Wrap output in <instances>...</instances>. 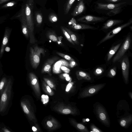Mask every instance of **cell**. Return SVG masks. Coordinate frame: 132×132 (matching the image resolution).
I'll return each instance as SVG.
<instances>
[{
    "label": "cell",
    "mask_w": 132,
    "mask_h": 132,
    "mask_svg": "<svg viewBox=\"0 0 132 132\" xmlns=\"http://www.w3.org/2000/svg\"><path fill=\"white\" fill-rule=\"evenodd\" d=\"M34 3V0H27L25 5L22 6L24 10L28 27L30 42L31 44H34L36 42L34 35V26L32 14Z\"/></svg>",
    "instance_id": "obj_1"
},
{
    "label": "cell",
    "mask_w": 132,
    "mask_h": 132,
    "mask_svg": "<svg viewBox=\"0 0 132 132\" xmlns=\"http://www.w3.org/2000/svg\"><path fill=\"white\" fill-rule=\"evenodd\" d=\"M30 59L32 68L36 69L40 62L41 54L44 55L45 51L43 48L35 45L30 48Z\"/></svg>",
    "instance_id": "obj_2"
},
{
    "label": "cell",
    "mask_w": 132,
    "mask_h": 132,
    "mask_svg": "<svg viewBox=\"0 0 132 132\" xmlns=\"http://www.w3.org/2000/svg\"><path fill=\"white\" fill-rule=\"evenodd\" d=\"M12 82L10 79L6 85L1 95L0 103V111L4 112L7 108L10 101L11 94Z\"/></svg>",
    "instance_id": "obj_3"
},
{
    "label": "cell",
    "mask_w": 132,
    "mask_h": 132,
    "mask_svg": "<svg viewBox=\"0 0 132 132\" xmlns=\"http://www.w3.org/2000/svg\"><path fill=\"white\" fill-rule=\"evenodd\" d=\"M131 43L130 36V35H128L113 58L112 60L113 62L118 61L123 56L125 52L129 48Z\"/></svg>",
    "instance_id": "obj_4"
},
{
    "label": "cell",
    "mask_w": 132,
    "mask_h": 132,
    "mask_svg": "<svg viewBox=\"0 0 132 132\" xmlns=\"http://www.w3.org/2000/svg\"><path fill=\"white\" fill-rule=\"evenodd\" d=\"M132 23V19H130L127 22L118 27L113 29L109 32L106 36L103 38L97 44V46L104 42L106 40L113 37L116 34L119 32L124 28L128 27Z\"/></svg>",
    "instance_id": "obj_5"
},
{
    "label": "cell",
    "mask_w": 132,
    "mask_h": 132,
    "mask_svg": "<svg viewBox=\"0 0 132 132\" xmlns=\"http://www.w3.org/2000/svg\"><path fill=\"white\" fill-rule=\"evenodd\" d=\"M19 18L21 24L22 32L26 37L28 38L29 37L28 27L27 23L24 10L22 7L20 12L16 16Z\"/></svg>",
    "instance_id": "obj_6"
},
{
    "label": "cell",
    "mask_w": 132,
    "mask_h": 132,
    "mask_svg": "<svg viewBox=\"0 0 132 132\" xmlns=\"http://www.w3.org/2000/svg\"><path fill=\"white\" fill-rule=\"evenodd\" d=\"M121 66L122 73L124 80L126 84L128 82L129 62L127 57L125 56L121 62Z\"/></svg>",
    "instance_id": "obj_7"
},
{
    "label": "cell",
    "mask_w": 132,
    "mask_h": 132,
    "mask_svg": "<svg viewBox=\"0 0 132 132\" xmlns=\"http://www.w3.org/2000/svg\"><path fill=\"white\" fill-rule=\"evenodd\" d=\"M104 84H100L88 87L84 90L81 94V96L85 97L91 96L101 89L104 85Z\"/></svg>",
    "instance_id": "obj_8"
},
{
    "label": "cell",
    "mask_w": 132,
    "mask_h": 132,
    "mask_svg": "<svg viewBox=\"0 0 132 132\" xmlns=\"http://www.w3.org/2000/svg\"><path fill=\"white\" fill-rule=\"evenodd\" d=\"M106 18L102 17H98L90 15L84 16L78 18L77 21L85 23H93L104 21Z\"/></svg>",
    "instance_id": "obj_9"
},
{
    "label": "cell",
    "mask_w": 132,
    "mask_h": 132,
    "mask_svg": "<svg viewBox=\"0 0 132 132\" xmlns=\"http://www.w3.org/2000/svg\"><path fill=\"white\" fill-rule=\"evenodd\" d=\"M62 66L70 67L69 63L67 61L63 59L59 60L53 65V72L56 73H60L61 71V68Z\"/></svg>",
    "instance_id": "obj_10"
},
{
    "label": "cell",
    "mask_w": 132,
    "mask_h": 132,
    "mask_svg": "<svg viewBox=\"0 0 132 132\" xmlns=\"http://www.w3.org/2000/svg\"><path fill=\"white\" fill-rule=\"evenodd\" d=\"M126 3V2H125L116 4H104L97 3V8L98 9L102 10H111L116 7L121 6Z\"/></svg>",
    "instance_id": "obj_11"
},
{
    "label": "cell",
    "mask_w": 132,
    "mask_h": 132,
    "mask_svg": "<svg viewBox=\"0 0 132 132\" xmlns=\"http://www.w3.org/2000/svg\"><path fill=\"white\" fill-rule=\"evenodd\" d=\"M96 111L99 119L103 123L106 125L109 124L107 116L104 109L101 106L98 105L96 108Z\"/></svg>",
    "instance_id": "obj_12"
},
{
    "label": "cell",
    "mask_w": 132,
    "mask_h": 132,
    "mask_svg": "<svg viewBox=\"0 0 132 132\" xmlns=\"http://www.w3.org/2000/svg\"><path fill=\"white\" fill-rule=\"evenodd\" d=\"M57 56H54L48 59L45 63L43 67L42 72L47 73L50 72L51 70L52 65L59 59Z\"/></svg>",
    "instance_id": "obj_13"
},
{
    "label": "cell",
    "mask_w": 132,
    "mask_h": 132,
    "mask_svg": "<svg viewBox=\"0 0 132 132\" xmlns=\"http://www.w3.org/2000/svg\"><path fill=\"white\" fill-rule=\"evenodd\" d=\"M85 9V6L83 0H80L71 15L73 16H77L82 13Z\"/></svg>",
    "instance_id": "obj_14"
},
{
    "label": "cell",
    "mask_w": 132,
    "mask_h": 132,
    "mask_svg": "<svg viewBox=\"0 0 132 132\" xmlns=\"http://www.w3.org/2000/svg\"><path fill=\"white\" fill-rule=\"evenodd\" d=\"M11 30L9 29H6L3 38L2 45L0 51V57H1L3 53L4 49L8 43L9 37L10 33Z\"/></svg>",
    "instance_id": "obj_15"
},
{
    "label": "cell",
    "mask_w": 132,
    "mask_h": 132,
    "mask_svg": "<svg viewBox=\"0 0 132 132\" xmlns=\"http://www.w3.org/2000/svg\"><path fill=\"white\" fill-rule=\"evenodd\" d=\"M121 20H109L104 23L101 29L106 30L111 28L112 27L121 23L123 22Z\"/></svg>",
    "instance_id": "obj_16"
},
{
    "label": "cell",
    "mask_w": 132,
    "mask_h": 132,
    "mask_svg": "<svg viewBox=\"0 0 132 132\" xmlns=\"http://www.w3.org/2000/svg\"><path fill=\"white\" fill-rule=\"evenodd\" d=\"M70 27L76 30L85 29L96 30L97 29V28L95 27H94L82 24L76 23Z\"/></svg>",
    "instance_id": "obj_17"
},
{
    "label": "cell",
    "mask_w": 132,
    "mask_h": 132,
    "mask_svg": "<svg viewBox=\"0 0 132 132\" xmlns=\"http://www.w3.org/2000/svg\"><path fill=\"white\" fill-rule=\"evenodd\" d=\"M121 43H119L113 46L107 55V60L109 61L120 47Z\"/></svg>",
    "instance_id": "obj_18"
},
{
    "label": "cell",
    "mask_w": 132,
    "mask_h": 132,
    "mask_svg": "<svg viewBox=\"0 0 132 132\" xmlns=\"http://www.w3.org/2000/svg\"><path fill=\"white\" fill-rule=\"evenodd\" d=\"M64 28L65 30L69 35L72 41L75 44L77 45H78L79 44V42L76 35L70 29L65 27Z\"/></svg>",
    "instance_id": "obj_19"
},
{
    "label": "cell",
    "mask_w": 132,
    "mask_h": 132,
    "mask_svg": "<svg viewBox=\"0 0 132 132\" xmlns=\"http://www.w3.org/2000/svg\"><path fill=\"white\" fill-rule=\"evenodd\" d=\"M78 77L79 78L84 79L88 80H90L91 78L87 73L81 71H79L77 72Z\"/></svg>",
    "instance_id": "obj_20"
},
{
    "label": "cell",
    "mask_w": 132,
    "mask_h": 132,
    "mask_svg": "<svg viewBox=\"0 0 132 132\" xmlns=\"http://www.w3.org/2000/svg\"><path fill=\"white\" fill-rule=\"evenodd\" d=\"M122 6L116 7L111 10L107 13V15L109 16H112L120 13L122 10Z\"/></svg>",
    "instance_id": "obj_21"
},
{
    "label": "cell",
    "mask_w": 132,
    "mask_h": 132,
    "mask_svg": "<svg viewBox=\"0 0 132 132\" xmlns=\"http://www.w3.org/2000/svg\"><path fill=\"white\" fill-rule=\"evenodd\" d=\"M76 0H68L66 5L65 11V14H67L69 12L71 6Z\"/></svg>",
    "instance_id": "obj_22"
},
{
    "label": "cell",
    "mask_w": 132,
    "mask_h": 132,
    "mask_svg": "<svg viewBox=\"0 0 132 132\" xmlns=\"http://www.w3.org/2000/svg\"><path fill=\"white\" fill-rule=\"evenodd\" d=\"M47 36L48 38L52 41L54 42H58V38L54 33L49 32Z\"/></svg>",
    "instance_id": "obj_23"
},
{
    "label": "cell",
    "mask_w": 132,
    "mask_h": 132,
    "mask_svg": "<svg viewBox=\"0 0 132 132\" xmlns=\"http://www.w3.org/2000/svg\"><path fill=\"white\" fill-rule=\"evenodd\" d=\"M61 29L64 35L68 41L72 44L74 45L75 44L71 40L69 35L65 30L64 28L63 27H61Z\"/></svg>",
    "instance_id": "obj_24"
},
{
    "label": "cell",
    "mask_w": 132,
    "mask_h": 132,
    "mask_svg": "<svg viewBox=\"0 0 132 132\" xmlns=\"http://www.w3.org/2000/svg\"><path fill=\"white\" fill-rule=\"evenodd\" d=\"M56 53L60 56L69 62L74 60L69 56L59 52H56Z\"/></svg>",
    "instance_id": "obj_25"
},
{
    "label": "cell",
    "mask_w": 132,
    "mask_h": 132,
    "mask_svg": "<svg viewBox=\"0 0 132 132\" xmlns=\"http://www.w3.org/2000/svg\"><path fill=\"white\" fill-rule=\"evenodd\" d=\"M35 18L36 22L38 24H40L42 23L43 18L42 14L40 13L37 12L35 14Z\"/></svg>",
    "instance_id": "obj_26"
},
{
    "label": "cell",
    "mask_w": 132,
    "mask_h": 132,
    "mask_svg": "<svg viewBox=\"0 0 132 132\" xmlns=\"http://www.w3.org/2000/svg\"><path fill=\"white\" fill-rule=\"evenodd\" d=\"M130 118H128L122 119L120 122V125L122 127H125L128 122L130 121Z\"/></svg>",
    "instance_id": "obj_27"
},
{
    "label": "cell",
    "mask_w": 132,
    "mask_h": 132,
    "mask_svg": "<svg viewBox=\"0 0 132 132\" xmlns=\"http://www.w3.org/2000/svg\"><path fill=\"white\" fill-rule=\"evenodd\" d=\"M49 19L50 21L52 23L56 22L58 19L56 15L53 14H51L49 15Z\"/></svg>",
    "instance_id": "obj_28"
},
{
    "label": "cell",
    "mask_w": 132,
    "mask_h": 132,
    "mask_svg": "<svg viewBox=\"0 0 132 132\" xmlns=\"http://www.w3.org/2000/svg\"><path fill=\"white\" fill-rule=\"evenodd\" d=\"M103 69L101 67L97 68L94 71V73L96 75H99L102 74L103 72Z\"/></svg>",
    "instance_id": "obj_29"
},
{
    "label": "cell",
    "mask_w": 132,
    "mask_h": 132,
    "mask_svg": "<svg viewBox=\"0 0 132 132\" xmlns=\"http://www.w3.org/2000/svg\"><path fill=\"white\" fill-rule=\"evenodd\" d=\"M116 74V68L115 67H113L110 70L108 75L109 77H112L114 76Z\"/></svg>",
    "instance_id": "obj_30"
},
{
    "label": "cell",
    "mask_w": 132,
    "mask_h": 132,
    "mask_svg": "<svg viewBox=\"0 0 132 132\" xmlns=\"http://www.w3.org/2000/svg\"><path fill=\"white\" fill-rule=\"evenodd\" d=\"M16 3L15 1H13L7 3L2 6V8H6L14 6Z\"/></svg>",
    "instance_id": "obj_31"
},
{
    "label": "cell",
    "mask_w": 132,
    "mask_h": 132,
    "mask_svg": "<svg viewBox=\"0 0 132 132\" xmlns=\"http://www.w3.org/2000/svg\"><path fill=\"white\" fill-rule=\"evenodd\" d=\"M6 82V79L5 77L3 78L0 82V91H2L5 85Z\"/></svg>",
    "instance_id": "obj_32"
},
{
    "label": "cell",
    "mask_w": 132,
    "mask_h": 132,
    "mask_svg": "<svg viewBox=\"0 0 132 132\" xmlns=\"http://www.w3.org/2000/svg\"><path fill=\"white\" fill-rule=\"evenodd\" d=\"M42 98L43 104H45L48 102V96L43 95L42 96Z\"/></svg>",
    "instance_id": "obj_33"
},
{
    "label": "cell",
    "mask_w": 132,
    "mask_h": 132,
    "mask_svg": "<svg viewBox=\"0 0 132 132\" xmlns=\"http://www.w3.org/2000/svg\"><path fill=\"white\" fill-rule=\"evenodd\" d=\"M90 127L92 130L93 132H100L102 131H101L99 129L97 128L93 125L91 126Z\"/></svg>",
    "instance_id": "obj_34"
},
{
    "label": "cell",
    "mask_w": 132,
    "mask_h": 132,
    "mask_svg": "<svg viewBox=\"0 0 132 132\" xmlns=\"http://www.w3.org/2000/svg\"><path fill=\"white\" fill-rule=\"evenodd\" d=\"M61 69L64 72L66 73H68L70 71V69L65 66H62L61 67Z\"/></svg>",
    "instance_id": "obj_35"
},
{
    "label": "cell",
    "mask_w": 132,
    "mask_h": 132,
    "mask_svg": "<svg viewBox=\"0 0 132 132\" xmlns=\"http://www.w3.org/2000/svg\"><path fill=\"white\" fill-rule=\"evenodd\" d=\"M76 23V20L74 18H72L69 22V24L70 27L73 26Z\"/></svg>",
    "instance_id": "obj_36"
},
{
    "label": "cell",
    "mask_w": 132,
    "mask_h": 132,
    "mask_svg": "<svg viewBox=\"0 0 132 132\" xmlns=\"http://www.w3.org/2000/svg\"><path fill=\"white\" fill-rule=\"evenodd\" d=\"M77 65V64L74 60L69 62L70 67L73 68Z\"/></svg>",
    "instance_id": "obj_37"
},
{
    "label": "cell",
    "mask_w": 132,
    "mask_h": 132,
    "mask_svg": "<svg viewBox=\"0 0 132 132\" xmlns=\"http://www.w3.org/2000/svg\"><path fill=\"white\" fill-rule=\"evenodd\" d=\"M62 112L64 114H70L71 112V111L69 109H65L63 110Z\"/></svg>",
    "instance_id": "obj_38"
},
{
    "label": "cell",
    "mask_w": 132,
    "mask_h": 132,
    "mask_svg": "<svg viewBox=\"0 0 132 132\" xmlns=\"http://www.w3.org/2000/svg\"><path fill=\"white\" fill-rule=\"evenodd\" d=\"M72 86V85L70 83H69L67 85L66 89V91L67 92L70 89V88Z\"/></svg>",
    "instance_id": "obj_39"
},
{
    "label": "cell",
    "mask_w": 132,
    "mask_h": 132,
    "mask_svg": "<svg viewBox=\"0 0 132 132\" xmlns=\"http://www.w3.org/2000/svg\"><path fill=\"white\" fill-rule=\"evenodd\" d=\"M106 1L110 2H118L122 0H105Z\"/></svg>",
    "instance_id": "obj_40"
},
{
    "label": "cell",
    "mask_w": 132,
    "mask_h": 132,
    "mask_svg": "<svg viewBox=\"0 0 132 132\" xmlns=\"http://www.w3.org/2000/svg\"><path fill=\"white\" fill-rule=\"evenodd\" d=\"M47 83L48 85L51 87L53 88V87L54 86L51 82L48 80L47 81Z\"/></svg>",
    "instance_id": "obj_41"
},
{
    "label": "cell",
    "mask_w": 132,
    "mask_h": 132,
    "mask_svg": "<svg viewBox=\"0 0 132 132\" xmlns=\"http://www.w3.org/2000/svg\"><path fill=\"white\" fill-rule=\"evenodd\" d=\"M47 124L48 126L50 127H51L53 126V124L50 121H48L47 122Z\"/></svg>",
    "instance_id": "obj_42"
},
{
    "label": "cell",
    "mask_w": 132,
    "mask_h": 132,
    "mask_svg": "<svg viewBox=\"0 0 132 132\" xmlns=\"http://www.w3.org/2000/svg\"><path fill=\"white\" fill-rule=\"evenodd\" d=\"M5 48V51L7 52L10 51V48L8 46L6 47Z\"/></svg>",
    "instance_id": "obj_43"
},
{
    "label": "cell",
    "mask_w": 132,
    "mask_h": 132,
    "mask_svg": "<svg viewBox=\"0 0 132 132\" xmlns=\"http://www.w3.org/2000/svg\"><path fill=\"white\" fill-rule=\"evenodd\" d=\"M10 0H0V5Z\"/></svg>",
    "instance_id": "obj_44"
},
{
    "label": "cell",
    "mask_w": 132,
    "mask_h": 132,
    "mask_svg": "<svg viewBox=\"0 0 132 132\" xmlns=\"http://www.w3.org/2000/svg\"><path fill=\"white\" fill-rule=\"evenodd\" d=\"M46 88L48 92L49 93H50L51 91L50 87L48 86H46Z\"/></svg>",
    "instance_id": "obj_45"
},
{
    "label": "cell",
    "mask_w": 132,
    "mask_h": 132,
    "mask_svg": "<svg viewBox=\"0 0 132 132\" xmlns=\"http://www.w3.org/2000/svg\"><path fill=\"white\" fill-rule=\"evenodd\" d=\"M62 76L63 77H65L69 76V75L67 73H66L63 74H62Z\"/></svg>",
    "instance_id": "obj_46"
},
{
    "label": "cell",
    "mask_w": 132,
    "mask_h": 132,
    "mask_svg": "<svg viewBox=\"0 0 132 132\" xmlns=\"http://www.w3.org/2000/svg\"><path fill=\"white\" fill-rule=\"evenodd\" d=\"M3 130L4 132H10V131L8 129L6 128H3Z\"/></svg>",
    "instance_id": "obj_47"
},
{
    "label": "cell",
    "mask_w": 132,
    "mask_h": 132,
    "mask_svg": "<svg viewBox=\"0 0 132 132\" xmlns=\"http://www.w3.org/2000/svg\"><path fill=\"white\" fill-rule=\"evenodd\" d=\"M32 129L33 131H36L37 130L36 128L34 127H32Z\"/></svg>",
    "instance_id": "obj_48"
},
{
    "label": "cell",
    "mask_w": 132,
    "mask_h": 132,
    "mask_svg": "<svg viewBox=\"0 0 132 132\" xmlns=\"http://www.w3.org/2000/svg\"><path fill=\"white\" fill-rule=\"evenodd\" d=\"M66 80L68 81L70 79V78L69 76L67 77H65Z\"/></svg>",
    "instance_id": "obj_49"
},
{
    "label": "cell",
    "mask_w": 132,
    "mask_h": 132,
    "mask_svg": "<svg viewBox=\"0 0 132 132\" xmlns=\"http://www.w3.org/2000/svg\"><path fill=\"white\" fill-rule=\"evenodd\" d=\"M86 120L87 121H89V119H86Z\"/></svg>",
    "instance_id": "obj_50"
}]
</instances>
